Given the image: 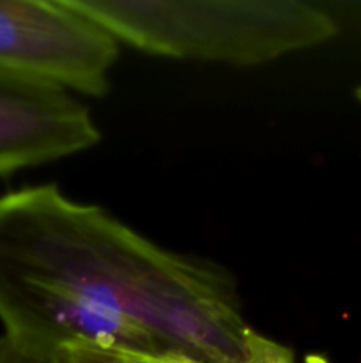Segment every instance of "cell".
Masks as SVG:
<instances>
[{"mask_svg":"<svg viewBox=\"0 0 361 363\" xmlns=\"http://www.w3.org/2000/svg\"><path fill=\"white\" fill-rule=\"evenodd\" d=\"M0 321L55 350L184 363H296L243 318L222 266L159 248L55 184L0 195Z\"/></svg>","mask_w":361,"mask_h":363,"instance_id":"obj_1","label":"cell"},{"mask_svg":"<svg viewBox=\"0 0 361 363\" xmlns=\"http://www.w3.org/2000/svg\"><path fill=\"white\" fill-rule=\"evenodd\" d=\"M117 43L170 59L257 66L338 34L322 7L297 0H66Z\"/></svg>","mask_w":361,"mask_h":363,"instance_id":"obj_2","label":"cell"},{"mask_svg":"<svg viewBox=\"0 0 361 363\" xmlns=\"http://www.w3.org/2000/svg\"><path fill=\"white\" fill-rule=\"evenodd\" d=\"M117 41L66 0H0V69L105 96Z\"/></svg>","mask_w":361,"mask_h":363,"instance_id":"obj_3","label":"cell"},{"mask_svg":"<svg viewBox=\"0 0 361 363\" xmlns=\"http://www.w3.org/2000/svg\"><path fill=\"white\" fill-rule=\"evenodd\" d=\"M99 140L91 110L69 91L0 69V176L87 151Z\"/></svg>","mask_w":361,"mask_h":363,"instance_id":"obj_4","label":"cell"},{"mask_svg":"<svg viewBox=\"0 0 361 363\" xmlns=\"http://www.w3.org/2000/svg\"><path fill=\"white\" fill-rule=\"evenodd\" d=\"M0 363H74L71 350H55L6 335L0 337Z\"/></svg>","mask_w":361,"mask_h":363,"instance_id":"obj_5","label":"cell"},{"mask_svg":"<svg viewBox=\"0 0 361 363\" xmlns=\"http://www.w3.org/2000/svg\"><path fill=\"white\" fill-rule=\"evenodd\" d=\"M74 363H119L115 353L98 350H71Z\"/></svg>","mask_w":361,"mask_h":363,"instance_id":"obj_6","label":"cell"},{"mask_svg":"<svg viewBox=\"0 0 361 363\" xmlns=\"http://www.w3.org/2000/svg\"><path fill=\"white\" fill-rule=\"evenodd\" d=\"M119 363H184L176 360H163V358H144V357H127V354L115 353Z\"/></svg>","mask_w":361,"mask_h":363,"instance_id":"obj_7","label":"cell"},{"mask_svg":"<svg viewBox=\"0 0 361 363\" xmlns=\"http://www.w3.org/2000/svg\"><path fill=\"white\" fill-rule=\"evenodd\" d=\"M356 99L361 103V85L356 89Z\"/></svg>","mask_w":361,"mask_h":363,"instance_id":"obj_8","label":"cell"}]
</instances>
